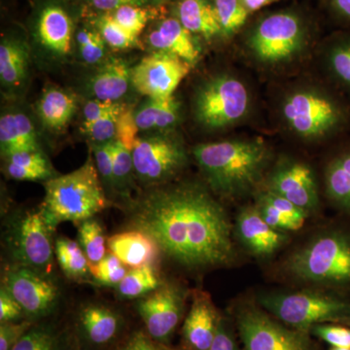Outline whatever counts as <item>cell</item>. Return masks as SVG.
Here are the masks:
<instances>
[{
  "label": "cell",
  "mask_w": 350,
  "mask_h": 350,
  "mask_svg": "<svg viewBox=\"0 0 350 350\" xmlns=\"http://www.w3.org/2000/svg\"><path fill=\"white\" fill-rule=\"evenodd\" d=\"M130 224L150 236L165 256L184 268L223 266L234 257L225 209L197 184L147 193L131 207Z\"/></svg>",
  "instance_id": "obj_1"
},
{
  "label": "cell",
  "mask_w": 350,
  "mask_h": 350,
  "mask_svg": "<svg viewBox=\"0 0 350 350\" xmlns=\"http://www.w3.org/2000/svg\"><path fill=\"white\" fill-rule=\"evenodd\" d=\"M193 153L213 192L229 198L254 187L269 159L268 147L253 140L200 144Z\"/></svg>",
  "instance_id": "obj_2"
},
{
  "label": "cell",
  "mask_w": 350,
  "mask_h": 350,
  "mask_svg": "<svg viewBox=\"0 0 350 350\" xmlns=\"http://www.w3.org/2000/svg\"><path fill=\"white\" fill-rule=\"evenodd\" d=\"M44 187L40 209L53 232L64 222L79 226L110 206L92 156L79 169L52 177Z\"/></svg>",
  "instance_id": "obj_3"
},
{
  "label": "cell",
  "mask_w": 350,
  "mask_h": 350,
  "mask_svg": "<svg viewBox=\"0 0 350 350\" xmlns=\"http://www.w3.org/2000/svg\"><path fill=\"white\" fill-rule=\"evenodd\" d=\"M286 269L301 282L350 284V238L340 232L322 234L294 252Z\"/></svg>",
  "instance_id": "obj_4"
},
{
  "label": "cell",
  "mask_w": 350,
  "mask_h": 350,
  "mask_svg": "<svg viewBox=\"0 0 350 350\" xmlns=\"http://www.w3.org/2000/svg\"><path fill=\"white\" fill-rule=\"evenodd\" d=\"M52 232L40 208L20 211L9 217L4 245L12 264L51 275L55 258Z\"/></svg>",
  "instance_id": "obj_5"
},
{
  "label": "cell",
  "mask_w": 350,
  "mask_h": 350,
  "mask_svg": "<svg viewBox=\"0 0 350 350\" xmlns=\"http://www.w3.org/2000/svg\"><path fill=\"white\" fill-rule=\"evenodd\" d=\"M259 301L275 319L301 331L344 319L350 313L349 304L315 291L265 294L260 296Z\"/></svg>",
  "instance_id": "obj_6"
},
{
  "label": "cell",
  "mask_w": 350,
  "mask_h": 350,
  "mask_svg": "<svg viewBox=\"0 0 350 350\" xmlns=\"http://www.w3.org/2000/svg\"><path fill=\"white\" fill-rule=\"evenodd\" d=\"M282 115L288 126L306 139L328 137L347 121V112L337 100L310 89L290 94L283 101Z\"/></svg>",
  "instance_id": "obj_7"
},
{
  "label": "cell",
  "mask_w": 350,
  "mask_h": 350,
  "mask_svg": "<svg viewBox=\"0 0 350 350\" xmlns=\"http://www.w3.org/2000/svg\"><path fill=\"white\" fill-rule=\"evenodd\" d=\"M306 39L304 20L297 13L282 11L258 23L248 39V47L261 63L278 64L298 55Z\"/></svg>",
  "instance_id": "obj_8"
},
{
  "label": "cell",
  "mask_w": 350,
  "mask_h": 350,
  "mask_svg": "<svg viewBox=\"0 0 350 350\" xmlns=\"http://www.w3.org/2000/svg\"><path fill=\"white\" fill-rule=\"evenodd\" d=\"M250 105V94L241 80L230 75L216 76L196 94V118L206 128H226L243 120Z\"/></svg>",
  "instance_id": "obj_9"
},
{
  "label": "cell",
  "mask_w": 350,
  "mask_h": 350,
  "mask_svg": "<svg viewBox=\"0 0 350 350\" xmlns=\"http://www.w3.org/2000/svg\"><path fill=\"white\" fill-rule=\"evenodd\" d=\"M1 287L20 304L25 317L33 319L54 312L61 297L51 275L20 265L11 264L4 269Z\"/></svg>",
  "instance_id": "obj_10"
},
{
  "label": "cell",
  "mask_w": 350,
  "mask_h": 350,
  "mask_svg": "<svg viewBox=\"0 0 350 350\" xmlns=\"http://www.w3.org/2000/svg\"><path fill=\"white\" fill-rule=\"evenodd\" d=\"M244 350H312L308 332L282 325L257 308H246L238 315Z\"/></svg>",
  "instance_id": "obj_11"
},
{
  "label": "cell",
  "mask_w": 350,
  "mask_h": 350,
  "mask_svg": "<svg viewBox=\"0 0 350 350\" xmlns=\"http://www.w3.org/2000/svg\"><path fill=\"white\" fill-rule=\"evenodd\" d=\"M133 158L135 174L149 185L169 180L187 162L183 145L167 135L138 138Z\"/></svg>",
  "instance_id": "obj_12"
},
{
  "label": "cell",
  "mask_w": 350,
  "mask_h": 350,
  "mask_svg": "<svg viewBox=\"0 0 350 350\" xmlns=\"http://www.w3.org/2000/svg\"><path fill=\"white\" fill-rule=\"evenodd\" d=\"M191 66L180 57L156 51L131 69V83L148 98H172Z\"/></svg>",
  "instance_id": "obj_13"
},
{
  "label": "cell",
  "mask_w": 350,
  "mask_h": 350,
  "mask_svg": "<svg viewBox=\"0 0 350 350\" xmlns=\"http://www.w3.org/2000/svg\"><path fill=\"white\" fill-rule=\"evenodd\" d=\"M185 297L181 287L163 283L155 291L138 300V314L151 338L161 342L169 340L180 322Z\"/></svg>",
  "instance_id": "obj_14"
},
{
  "label": "cell",
  "mask_w": 350,
  "mask_h": 350,
  "mask_svg": "<svg viewBox=\"0 0 350 350\" xmlns=\"http://www.w3.org/2000/svg\"><path fill=\"white\" fill-rule=\"evenodd\" d=\"M269 192L308 211L319 206V190L312 170L303 163H284L271 175Z\"/></svg>",
  "instance_id": "obj_15"
},
{
  "label": "cell",
  "mask_w": 350,
  "mask_h": 350,
  "mask_svg": "<svg viewBox=\"0 0 350 350\" xmlns=\"http://www.w3.org/2000/svg\"><path fill=\"white\" fill-rule=\"evenodd\" d=\"M236 232L244 247L260 257L271 256L286 241L283 232L269 226L257 207H246L241 211Z\"/></svg>",
  "instance_id": "obj_16"
},
{
  "label": "cell",
  "mask_w": 350,
  "mask_h": 350,
  "mask_svg": "<svg viewBox=\"0 0 350 350\" xmlns=\"http://www.w3.org/2000/svg\"><path fill=\"white\" fill-rule=\"evenodd\" d=\"M220 317L206 292L196 291L183 325V337L193 350H207L213 344Z\"/></svg>",
  "instance_id": "obj_17"
},
{
  "label": "cell",
  "mask_w": 350,
  "mask_h": 350,
  "mask_svg": "<svg viewBox=\"0 0 350 350\" xmlns=\"http://www.w3.org/2000/svg\"><path fill=\"white\" fill-rule=\"evenodd\" d=\"M107 248L126 268L131 269L156 266L162 253L150 236L135 229L110 237Z\"/></svg>",
  "instance_id": "obj_18"
},
{
  "label": "cell",
  "mask_w": 350,
  "mask_h": 350,
  "mask_svg": "<svg viewBox=\"0 0 350 350\" xmlns=\"http://www.w3.org/2000/svg\"><path fill=\"white\" fill-rule=\"evenodd\" d=\"M149 44L156 51L180 57L192 68L199 61L200 50L192 33L177 19L170 18L149 34Z\"/></svg>",
  "instance_id": "obj_19"
},
{
  "label": "cell",
  "mask_w": 350,
  "mask_h": 350,
  "mask_svg": "<svg viewBox=\"0 0 350 350\" xmlns=\"http://www.w3.org/2000/svg\"><path fill=\"white\" fill-rule=\"evenodd\" d=\"M78 323L88 342L103 345L117 337L121 330L122 317L109 306L89 304L80 310Z\"/></svg>",
  "instance_id": "obj_20"
},
{
  "label": "cell",
  "mask_w": 350,
  "mask_h": 350,
  "mask_svg": "<svg viewBox=\"0 0 350 350\" xmlns=\"http://www.w3.org/2000/svg\"><path fill=\"white\" fill-rule=\"evenodd\" d=\"M0 145L5 157L21 152L38 151L36 130L29 117L23 113H9L0 119Z\"/></svg>",
  "instance_id": "obj_21"
},
{
  "label": "cell",
  "mask_w": 350,
  "mask_h": 350,
  "mask_svg": "<svg viewBox=\"0 0 350 350\" xmlns=\"http://www.w3.org/2000/svg\"><path fill=\"white\" fill-rule=\"evenodd\" d=\"M38 36L48 50L57 55H68L72 36V25L68 13L59 6L44 9L38 21Z\"/></svg>",
  "instance_id": "obj_22"
},
{
  "label": "cell",
  "mask_w": 350,
  "mask_h": 350,
  "mask_svg": "<svg viewBox=\"0 0 350 350\" xmlns=\"http://www.w3.org/2000/svg\"><path fill=\"white\" fill-rule=\"evenodd\" d=\"M257 208L267 223L280 232L301 229L308 216V211L269 191L260 197Z\"/></svg>",
  "instance_id": "obj_23"
},
{
  "label": "cell",
  "mask_w": 350,
  "mask_h": 350,
  "mask_svg": "<svg viewBox=\"0 0 350 350\" xmlns=\"http://www.w3.org/2000/svg\"><path fill=\"white\" fill-rule=\"evenodd\" d=\"M176 13L177 20L191 33L206 39L222 34L215 6L208 0H181Z\"/></svg>",
  "instance_id": "obj_24"
},
{
  "label": "cell",
  "mask_w": 350,
  "mask_h": 350,
  "mask_svg": "<svg viewBox=\"0 0 350 350\" xmlns=\"http://www.w3.org/2000/svg\"><path fill=\"white\" fill-rule=\"evenodd\" d=\"M131 82V69L125 62L110 59L94 75L91 81L92 93L100 100L116 101L123 98Z\"/></svg>",
  "instance_id": "obj_25"
},
{
  "label": "cell",
  "mask_w": 350,
  "mask_h": 350,
  "mask_svg": "<svg viewBox=\"0 0 350 350\" xmlns=\"http://www.w3.org/2000/svg\"><path fill=\"white\" fill-rule=\"evenodd\" d=\"M76 110V100L59 89L47 90L38 103V113L44 125L51 130L66 128Z\"/></svg>",
  "instance_id": "obj_26"
},
{
  "label": "cell",
  "mask_w": 350,
  "mask_h": 350,
  "mask_svg": "<svg viewBox=\"0 0 350 350\" xmlns=\"http://www.w3.org/2000/svg\"><path fill=\"white\" fill-rule=\"evenodd\" d=\"M27 45L18 40L7 39L0 45V78L6 86H19L27 76L29 66Z\"/></svg>",
  "instance_id": "obj_27"
},
{
  "label": "cell",
  "mask_w": 350,
  "mask_h": 350,
  "mask_svg": "<svg viewBox=\"0 0 350 350\" xmlns=\"http://www.w3.org/2000/svg\"><path fill=\"white\" fill-rule=\"evenodd\" d=\"M179 117V105L172 96L169 98H149L135 112L140 131L167 129L175 125Z\"/></svg>",
  "instance_id": "obj_28"
},
{
  "label": "cell",
  "mask_w": 350,
  "mask_h": 350,
  "mask_svg": "<svg viewBox=\"0 0 350 350\" xmlns=\"http://www.w3.org/2000/svg\"><path fill=\"white\" fill-rule=\"evenodd\" d=\"M325 183L328 197L338 206L350 211V150L329 163Z\"/></svg>",
  "instance_id": "obj_29"
},
{
  "label": "cell",
  "mask_w": 350,
  "mask_h": 350,
  "mask_svg": "<svg viewBox=\"0 0 350 350\" xmlns=\"http://www.w3.org/2000/svg\"><path fill=\"white\" fill-rule=\"evenodd\" d=\"M55 257L64 275L73 280H83L90 273V262L79 243L68 238H59L55 243Z\"/></svg>",
  "instance_id": "obj_30"
},
{
  "label": "cell",
  "mask_w": 350,
  "mask_h": 350,
  "mask_svg": "<svg viewBox=\"0 0 350 350\" xmlns=\"http://www.w3.org/2000/svg\"><path fill=\"white\" fill-rule=\"evenodd\" d=\"M163 282L155 266L131 269L124 280L116 286V291L123 299H142L162 286Z\"/></svg>",
  "instance_id": "obj_31"
},
{
  "label": "cell",
  "mask_w": 350,
  "mask_h": 350,
  "mask_svg": "<svg viewBox=\"0 0 350 350\" xmlns=\"http://www.w3.org/2000/svg\"><path fill=\"white\" fill-rule=\"evenodd\" d=\"M63 334L51 324L32 326L12 350H66Z\"/></svg>",
  "instance_id": "obj_32"
},
{
  "label": "cell",
  "mask_w": 350,
  "mask_h": 350,
  "mask_svg": "<svg viewBox=\"0 0 350 350\" xmlns=\"http://www.w3.org/2000/svg\"><path fill=\"white\" fill-rule=\"evenodd\" d=\"M78 241L90 265L98 264L107 254L105 232L94 219L85 221L78 228Z\"/></svg>",
  "instance_id": "obj_33"
},
{
  "label": "cell",
  "mask_w": 350,
  "mask_h": 350,
  "mask_svg": "<svg viewBox=\"0 0 350 350\" xmlns=\"http://www.w3.org/2000/svg\"><path fill=\"white\" fill-rule=\"evenodd\" d=\"M214 6L224 36H230L238 31L250 16V11L241 0H215Z\"/></svg>",
  "instance_id": "obj_34"
},
{
  "label": "cell",
  "mask_w": 350,
  "mask_h": 350,
  "mask_svg": "<svg viewBox=\"0 0 350 350\" xmlns=\"http://www.w3.org/2000/svg\"><path fill=\"white\" fill-rule=\"evenodd\" d=\"M332 75L350 90V36L340 38L329 50L327 56Z\"/></svg>",
  "instance_id": "obj_35"
},
{
  "label": "cell",
  "mask_w": 350,
  "mask_h": 350,
  "mask_svg": "<svg viewBox=\"0 0 350 350\" xmlns=\"http://www.w3.org/2000/svg\"><path fill=\"white\" fill-rule=\"evenodd\" d=\"M100 36L105 42L116 50L130 49L137 45V38L126 31L121 25L113 18L111 13H105L98 22Z\"/></svg>",
  "instance_id": "obj_36"
},
{
  "label": "cell",
  "mask_w": 350,
  "mask_h": 350,
  "mask_svg": "<svg viewBox=\"0 0 350 350\" xmlns=\"http://www.w3.org/2000/svg\"><path fill=\"white\" fill-rule=\"evenodd\" d=\"M90 273L96 282L116 287L124 280L128 271L125 265L109 252L98 264L90 265Z\"/></svg>",
  "instance_id": "obj_37"
},
{
  "label": "cell",
  "mask_w": 350,
  "mask_h": 350,
  "mask_svg": "<svg viewBox=\"0 0 350 350\" xmlns=\"http://www.w3.org/2000/svg\"><path fill=\"white\" fill-rule=\"evenodd\" d=\"M111 15L126 31L138 38L151 18V11L142 6L128 5L112 11Z\"/></svg>",
  "instance_id": "obj_38"
},
{
  "label": "cell",
  "mask_w": 350,
  "mask_h": 350,
  "mask_svg": "<svg viewBox=\"0 0 350 350\" xmlns=\"http://www.w3.org/2000/svg\"><path fill=\"white\" fill-rule=\"evenodd\" d=\"M135 172L133 152L126 149L123 144L114 140L113 148V178L114 185L124 188L131 180V174Z\"/></svg>",
  "instance_id": "obj_39"
},
{
  "label": "cell",
  "mask_w": 350,
  "mask_h": 350,
  "mask_svg": "<svg viewBox=\"0 0 350 350\" xmlns=\"http://www.w3.org/2000/svg\"><path fill=\"white\" fill-rule=\"evenodd\" d=\"M125 107L126 105H122L114 111L94 122L87 128L82 129L83 131L98 144L112 142L116 137L117 122H118L120 113Z\"/></svg>",
  "instance_id": "obj_40"
},
{
  "label": "cell",
  "mask_w": 350,
  "mask_h": 350,
  "mask_svg": "<svg viewBox=\"0 0 350 350\" xmlns=\"http://www.w3.org/2000/svg\"><path fill=\"white\" fill-rule=\"evenodd\" d=\"M77 42L85 63L98 64L105 57V41L98 32L84 29L77 34Z\"/></svg>",
  "instance_id": "obj_41"
},
{
  "label": "cell",
  "mask_w": 350,
  "mask_h": 350,
  "mask_svg": "<svg viewBox=\"0 0 350 350\" xmlns=\"http://www.w3.org/2000/svg\"><path fill=\"white\" fill-rule=\"evenodd\" d=\"M138 131L140 130L135 120V112L133 108L125 107L119 115L115 140L133 152L138 140Z\"/></svg>",
  "instance_id": "obj_42"
},
{
  "label": "cell",
  "mask_w": 350,
  "mask_h": 350,
  "mask_svg": "<svg viewBox=\"0 0 350 350\" xmlns=\"http://www.w3.org/2000/svg\"><path fill=\"white\" fill-rule=\"evenodd\" d=\"M115 140V139H114ZM114 140L107 144H94L92 146L94 163L101 178L107 184L114 185L113 178V148Z\"/></svg>",
  "instance_id": "obj_43"
},
{
  "label": "cell",
  "mask_w": 350,
  "mask_h": 350,
  "mask_svg": "<svg viewBox=\"0 0 350 350\" xmlns=\"http://www.w3.org/2000/svg\"><path fill=\"white\" fill-rule=\"evenodd\" d=\"M31 321L5 322L0 326V350H12L29 329Z\"/></svg>",
  "instance_id": "obj_44"
},
{
  "label": "cell",
  "mask_w": 350,
  "mask_h": 350,
  "mask_svg": "<svg viewBox=\"0 0 350 350\" xmlns=\"http://www.w3.org/2000/svg\"><path fill=\"white\" fill-rule=\"evenodd\" d=\"M315 336L323 340L333 347L350 349V330L340 326L319 324L313 327Z\"/></svg>",
  "instance_id": "obj_45"
},
{
  "label": "cell",
  "mask_w": 350,
  "mask_h": 350,
  "mask_svg": "<svg viewBox=\"0 0 350 350\" xmlns=\"http://www.w3.org/2000/svg\"><path fill=\"white\" fill-rule=\"evenodd\" d=\"M121 105L114 101L100 100L98 98L88 101L84 107V123H83L82 129L87 128L94 122L98 121L105 115L114 111Z\"/></svg>",
  "instance_id": "obj_46"
},
{
  "label": "cell",
  "mask_w": 350,
  "mask_h": 350,
  "mask_svg": "<svg viewBox=\"0 0 350 350\" xmlns=\"http://www.w3.org/2000/svg\"><path fill=\"white\" fill-rule=\"evenodd\" d=\"M5 172L10 178L19 181H47L54 177L53 170L31 169L11 163H6Z\"/></svg>",
  "instance_id": "obj_47"
},
{
  "label": "cell",
  "mask_w": 350,
  "mask_h": 350,
  "mask_svg": "<svg viewBox=\"0 0 350 350\" xmlns=\"http://www.w3.org/2000/svg\"><path fill=\"white\" fill-rule=\"evenodd\" d=\"M6 159L7 163H14V165H20V167L52 170L49 162L40 150L21 152V153L7 157Z\"/></svg>",
  "instance_id": "obj_48"
},
{
  "label": "cell",
  "mask_w": 350,
  "mask_h": 350,
  "mask_svg": "<svg viewBox=\"0 0 350 350\" xmlns=\"http://www.w3.org/2000/svg\"><path fill=\"white\" fill-rule=\"evenodd\" d=\"M22 306L4 288L0 290V322L19 321L25 317Z\"/></svg>",
  "instance_id": "obj_49"
},
{
  "label": "cell",
  "mask_w": 350,
  "mask_h": 350,
  "mask_svg": "<svg viewBox=\"0 0 350 350\" xmlns=\"http://www.w3.org/2000/svg\"><path fill=\"white\" fill-rule=\"evenodd\" d=\"M120 350H174L154 340L150 336L137 332L133 334Z\"/></svg>",
  "instance_id": "obj_50"
},
{
  "label": "cell",
  "mask_w": 350,
  "mask_h": 350,
  "mask_svg": "<svg viewBox=\"0 0 350 350\" xmlns=\"http://www.w3.org/2000/svg\"><path fill=\"white\" fill-rule=\"evenodd\" d=\"M207 350H239L234 336L222 319L219 322L213 344Z\"/></svg>",
  "instance_id": "obj_51"
},
{
  "label": "cell",
  "mask_w": 350,
  "mask_h": 350,
  "mask_svg": "<svg viewBox=\"0 0 350 350\" xmlns=\"http://www.w3.org/2000/svg\"><path fill=\"white\" fill-rule=\"evenodd\" d=\"M91 2L98 10L105 11L108 13L123 6H142L146 0H91Z\"/></svg>",
  "instance_id": "obj_52"
},
{
  "label": "cell",
  "mask_w": 350,
  "mask_h": 350,
  "mask_svg": "<svg viewBox=\"0 0 350 350\" xmlns=\"http://www.w3.org/2000/svg\"><path fill=\"white\" fill-rule=\"evenodd\" d=\"M327 3L338 18L350 24V0H327Z\"/></svg>",
  "instance_id": "obj_53"
},
{
  "label": "cell",
  "mask_w": 350,
  "mask_h": 350,
  "mask_svg": "<svg viewBox=\"0 0 350 350\" xmlns=\"http://www.w3.org/2000/svg\"><path fill=\"white\" fill-rule=\"evenodd\" d=\"M241 1L250 12H254V11L260 10L262 7L271 5L280 0H241Z\"/></svg>",
  "instance_id": "obj_54"
},
{
  "label": "cell",
  "mask_w": 350,
  "mask_h": 350,
  "mask_svg": "<svg viewBox=\"0 0 350 350\" xmlns=\"http://www.w3.org/2000/svg\"><path fill=\"white\" fill-rule=\"evenodd\" d=\"M331 350H350V349H344V347H333Z\"/></svg>",
  "instance_id": "obj_55"
},
{
  "label": "cell",
  "mask_w": 350,
  "mask_h": 350,
  "mask_svg": "<svg viewBox=\"0 0 350 350\" xmlns=\"http://www.w3.org/2000/svg\"><path fill=\"white\" fill-rule=\"evenodd\" d=\"M157 1L163 2V1H169V0H157Z\"/></svg>",
  "instance_id": "obj_56"
}]
</instances>
